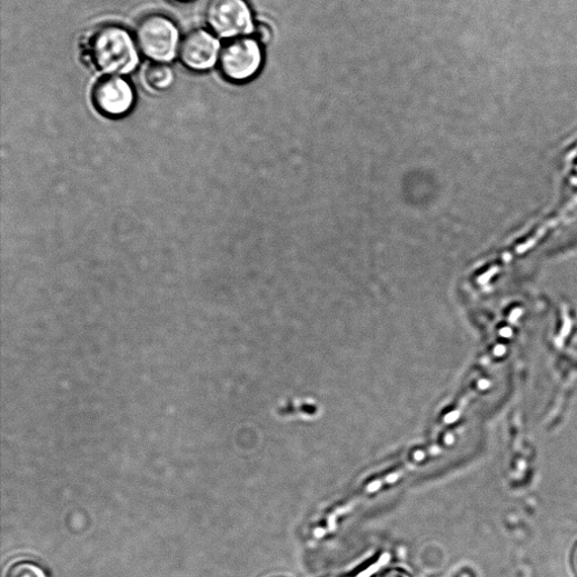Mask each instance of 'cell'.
I'll list each match as a JSON object with an SVG mask.
<instances>
[{
	"label": "cell",
	"mask_w": 577,
	"mask_h": 577,
	"mask_svg": "<svg viewBox=\"0 0 577 577\" xmlns=\"http://www.w3.org/2000/svg\"><path fill=\"white\" fill-rule=\"evenodd\" d=\"M384 577H407V576L405 574L394 571V573L387 574Z\"/></svg>",
	"instance_id": "30bf717a"
},
{
	"label": "cell",
	"mask_w": 577,
	"mask_h": 577,
	"mask_svg": "<svg viewBox=\"0 0 577 577\" xmlns=\"http://www.w3.org/2000/svg\"><path fill=\"white\" fill-rule=\"evenodd\" d=\"M93 100L102 115L118 118L131 111L136 97L129 81L119 76H108L94 88Z\"/></svg>",
	"instance_id": "5b68a950"
},
{
	"label": "cell",
	"mask_w": 577,
	"mask_h": 577,
	"mask_svg": "<svg viewBox=\"0 0 577 577\" xmlns=\"http://www.w3.org/2000/svg\"><path fill=\"white\" fill-rule=\"evenodd\" d=\"M256 36H257V40L260 42V43H267L270 41L271 39V31L270 29L262 24V26H259L257 29H256Z\"/></svg>",
	"instance_id": "9c48e42d"
},
{
	"label": "cell",
	"mask_w": 577,
	"mask_h": 577,
	"mask_svg": "<svg viewBox=\"0 0 577 577\" xmlns=\"http://www.w3.org/2000/svg\"><path fill=\"white\" fill-rule=\"evenodd\" d=\"M263 63L261 43L255 38H236L225 44L219 56L222 74L236 82L253 78Z\"/></svg>",
	"instance_id": "277c9868"
},
{
	"label": "cell",
	"mask_w": 577,
	"mask_h": 577,
	"mask_svg": "<svg viewBox=\"0 0 577 577\" xmlns=\"http://www.w3.org/2000/svg\"><path fill=\"white\" fill-rule=\"evenodd\" d=\"M90 53L94 66L111 76L130 73L139 62L132 37L118 26H107L98 30L91 39Z\"/></svg>",
	"instance_id": "6da1fadb"
},
{
	"label": "cell",
	"mask_w": 577,
	"mask_h": 577,
	"mask_svg": "<svg viewBox=\"0 0 577 577\" xmlns=\"http://www.w3.org/2000/svg\"><path fill=\"white\" fill-rule=\"evenodd\" d=\"M136 43L147 58L156 62H169L177 56L180 32L168 17L149 14L137 24Z\"/></svg>",
	"instance_id": "7a4b0ae2"
},
{
	"label": "cell",
	"mask_w": 577,
	"mask_h": 577,
	"mask_svg": "<svg viewBox=\"0 0 577 577\" xmlns=\"http://www.w3.org/2000/svg\"><path fill=\"white\" fill-rule=\"evenodd\" d=\"M206 21L221 38L236 39L256 31L252 10L246 0H209Z\"/></svg>",
	"instance_id": "3957f363"
},
{
	"label": "cell",
	"mask_w": 577,
	"mask_h": 577,
	"mask_svg": "<svg viewBox=\"0 0 577 577\" xmlns=\"http://www.w3.org/2000/svg\"><path fill=\"white\" fill-rule=\"evenodd\" d=\"M575 565H576V568H577V549H576V553H575Z\"/></svg>",
	"instance_id": "7c38bea8"
},
{
	"label": "cell",
	"mask_w": 577,
	"mask_h": 577,
	"mask_svg": "<svg viewBox=\"0 0 577 577\" xmlns=\"http://www.w3.org/2000/svg\"><path fill=\"white\" fill-rule=\"evenodd\" d=\"M219 56V41L206 30L191 31L180 46L181 61L191 70L203 71L212 68Z\"/></svg>",
	"instance_id": "8992f818"
},
{
	"label": "cell",
	"mask_w": 577,
	"mask_h": 577,
	"mask_svg": "<svg viewBox=\"0 0 577 577\" xmlns=\"http://www.w3.org/2000/svg\"><path fill=\"white\" fill-rule=\"evenodd\" d=\"M176 2L188 3V2H192V0H176Z\"/></svg>",
	"instance_id": "8fae6325"
},
{
	"label": "cell",
	"mask_w": 577,
	"mask_h": 577,
	"mask_svg": "<svg viewBox=\"0 0 577 577\" xmlns=\"http://www.w3.org/2000/svg\"><path fill=\"white\" fill-rule=\"evenodd\" d=\"M143 77L148 89L153 92H163L173 86L176 73L170 66L157 62L146 68Z\"/></svg>",
	"instance_id": "52a82bcc"
},
{
	"label": "cell",
	"mask_w": 577,
	"mask_h": 577,
	"mask_svg": "<svg viewBox=\"0 0 577 577\" xmlns=\"http://www.w3.org/2000/svg\"><path fill=\"white\" fill-rule=\"evenodd\" d=\"M6 577H48L44 569L28 559L14 561L7 570Z\"/></svg>",
	"instance_id": "ba28073f"
}]
</instances>
